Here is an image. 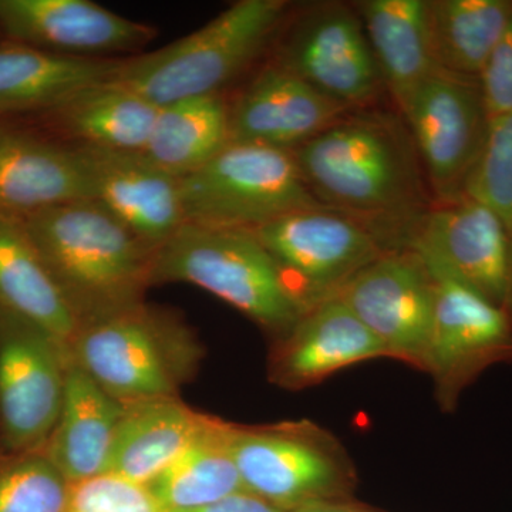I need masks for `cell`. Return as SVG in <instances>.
<instances>
[{
	"label": "cell",
	"instance_id": "obj_1",
	"mask_svg": "<svg viewBox=\"0 0 512 512\" xmlns=\"http://www.w3.org/2000/svg\"><path fill=\"white\" fill-rule=\"evenodd\" d=\"M23 221L77 322L143 302L153 286L154 252L100 202H64Z\"/></svg>",
	"mask_w": 512,
	"mask_h": 512
},
{
	"label": "cell",
	"instance_id": "obj_2",
	"mask_svg": "<svg viewBox=\"0 0 512 512\" xmlns=\"http://www.w3.org/2000/svg\"><path fill=\"white\" fill-rule=\"evenodd\" d=\"M67 348L73 362L123 404L181 397L204 357L180 315L146 301L84 320Z\"/></svg>",
	"mask_w": 512,
	"mask_h": 512
},
{
	"label": "cell",
	"instance_id": "obj_3",
	"mask_svg": "<svg viewBox=\"0 0 512 512\" xmlns=\"http://www.w3.org/2000/svg\"><path fill=\"white\" fill-rule=\"evenodd\" d=\"M286 9L284 0H239L190 35L121 60L113 82L157 107L221 94L271 43Z\"/></svg>",
	"mask_w": 512,
	"mask_h": 512
},
{
	"label": "cell",
	"instance_id": "obj_4",
	"mask_svg": "<svg viewBox=\"0 0 512 512\" xmlns=\"http://www.w3.org/2000/svg\"><path fill=\"white\" fill-rule=\"evenodd\" d=\"M183 282L281 338L308 309L252 231L184 224L154 252L151 285Z\"/></svg>",
	"mask_w": 512,
	"mask_h": 512
},
{
	"label": "cell",
	"instance_id": "obj_5",
	"mask_svg": "<svg viewBox=\"0 0 512 512\" xmlns=\"http://www.w3.org/2000/svg\"><path fill=\"white\" fill-rule=\"evenodd\" d=\"M291 153L320 204L356 212H399L419 200L410 148L379 120H339Z\"/></svg>",
	"mask_w": 512,
	"mask_h": 512
},
{
	"label": "cell",
	"instance_id": "obj_6",
	"mask_svg": "<svg viewBox=\"0 0 512 512\" xmlns=\"http://www.w3.org/2000/svg\"><path fill=\"white\" fill-rule=\"evenodd\" d=\"M185 224L254 229L293 211L325 207L303 180L291 151L228 143L181 178Z\"/></svg>",
	"mask_w": 512,
	"mask_h": 512
},
{
	"label": "cell",
	"instance_id": "obj_7",
	"mask_svg": "<svg viewBox=\"0 0 512 512\" xmlns=\"http://www.w3.org/2000/svg\"><path fill=\"white\" fill-rule=\"evenodd\" d=\"M231 451L244 490L288 512L345 500L355 487L342 444L311 421L232 424Z\"/></svg>",
	"mask_w": 512,
	"mask_h": 512
},
{
	"label": "cell",
	"instance_id": "obj_8",
	"mask_svg": "<svg viewBox=\"0 0 512 512\" xmlns=\"http://www.w3.org/2000/svg\"><path fill=\"white\" fill-rule=\"evenodd\" d=\"M69 348L28 319L0 312V453L42 451L55 429Z\"/></svg>",
	"mask_w": 512,
	"mask_h": 512
},
{
	"label": "cell",
	"instance_id": "obj_9",
	"mask_svg": "<svg viewBox=\"0 0 512 512\" xmlns=\"http://www.w3.org/2000/svg\"><path fill=\"white\" fill-rule=\"evenodd\" d=\"M252 234L308 311L384 254L362 225L325 207L293 211Z\"/></svg>",
	"mask_w": 512,
	"mask_h": 512
},
{
	"label": "cell",
	"instance_id": "obj_10",
	"mask_svg": "<svg viewBox=\"0 0 512 512\" xmlns=\"http://www.w3.org/2000/svg\"><path fill=\"white\" fill-rule=\"evenodd\" d=\"M420 259L434 291L426 372L436 376L443 402L453 406L461 390L487 367L512 362V319L440 265Z\"/></svg>",
	"mask_w": 512,
	"mask_h": 512
},
{
	"label": "cell",
	"instance_id": "obj_11",
	"mask_svg": "<svg viewBox=\"0 0 512 512\" xmlns=\"http://www.w3.org/2000/svg\"><path fill=\"white\" fill-rule=\"evenodd\" d=\"M400 109L436 190L448 201L463 197L490 126L480 80L439 70Z\"/></svg>",
	"mask_w": 512,
	"mask_h": 512
},
{
	"label": "cell",
	"instance_id": "obj_12",
	"mask_svg": "<svg viewBox=\"0 0 512 512\" xmlns=\"http://www.w3.org/2000/svg\"><path fill=\"white\" fill-rule=\"evenodd\" d=\"M333 298L355 313L387 356L426 370L434 291L420 256L384 252Z\"/></svg>",
	"mask_w": 512,
	"mask_h": 512
},
{
	"label": "cell",
	"instance_id": "obj_13",
	"mask_svg": "<svg viewBox=\"0 0 512 512\" xmlns=\"http://www.w3.org/2000/svg\"><path fill=\"white\" fill-rule=\"evenodd\" d=\"M412 248L507 311L512 238L501 218L481 202L460 197L430 212Z\"/></svg>",
	"mask_w": 512,
	"mask_h": 512
},
{
	"label": "cell",
	"instance_id": "obj_14",
	"mask_svg": "<svg viewBox=\"0 0 512 512\" xmlns=\"http://www.w3.org/2000/svg\"><path fill=\"white\" fill-rule=\"evenodd\" d=\"M0 35L57 55L111 59L146 46L157 30L90 0H0Z\"/></svg>",
	"mask_w": 512,
	"mask_h": 512
},
{
	"label": "cell",
	"instance_id": "obj_15",
	"mask_svg": "<svg viewBox=\"0 0 512 512\" xmlns=\"http://www.w3.org/2000/svg\"><path fill=\"white\" fill-rule=\"evenodd\" d=\"M100 202L151 251L185 224L181 178L158 167L143 151L74 147Z\"/></svg>",
	"mask_w": 512,
	"mask_h": 512
},
{
	"label": "cell",
	"instance_id": "obj_16",
	"mask_svg": "<svg viewBox=\"0 0 512 512\" xmlns=\"http://www.w3.org/2000/svg\"><path fill=\"white\" fill-rule=\"evenodd\" d=\"M278 63L348 109L372 100L382 83L362 20L342 6L303 19Z\"/></svg>",
	"mask_w": 512,
	"mask_h": 512
},
{
	"label": "cell",
	"instance_id": "obj_17",
	"mask_svg": "<svg viewBox=\"0 0 512 512\" xmlns=\"http://www.w3.org/2000/svg\"><path fill=\"white\" fill-rule=\"evenodd\" d=\"M92 198L76 148L18 119H0V217L25 220L64 202Z\"/></svg>",
	"mask_w": 512,
	"mask_h": 512
},
{
	"label": "cell",
	"instance_id": "obj_18",
	"mask_svg": "<svg viewBox=\"0 0 512 512\" xmlns=\"http://www.w3.org/2000/svg\"><path fill=\"white\" fill-rule=\"evenodd\" d=\"M346 110L291 70L271 64L229 106V143L292 151L342 120Z\"/></svg>",
	"mask_w": 512,
	"mask_h": 512
},
{
	"label": "cell",
	"instance_id": "obj_19",
	"mask_svg": "<svg viewBox=\"0 0 512 512\" xmlns=\"http://www.w3.org/2000/svg\"><path fill=\"white\" fill-rule=\"evenodd\" d=\"M387 356L379 339L338 298L313 306L289 332L275 339L269 356L271 382L305 389L333 373Z\"/></svg>",
	"mask_w": 512,
	"mask_h": 512
},
{
	"label": "cell",
	"instance_id": "obj_20",
	"mask_svg": "<svg viewBox=\"0 0 512 512\" xmlns=\"http://www.w3.org/2000/svg\"><path fill=\"white\" fill-rule=\"evenodd\" d=\"M158 109L110 80L87 87L45 113L18 120L67 146L143 151Z\"/></svg>",
	"mask_w": 512,
	"mask_h": 512
},
{
	"label": "cell",
	"instance_id": "obj_21",
	"mask_svg": "<svg viewBox=\"0 0 512 512\" xmlns=\"http://www.w3.org/2000/svg\"><path fill=\"white\" fill-rule=\"evenodd\" d=\"M123 406L70 357L62 409L42 450L70 484L109 473Z\"/></svg>",
	"mask_w": 512,
	"mask_h": 512
},
{
	"label": "cell",
	"instance_id": "obj_22",
	"mask_svg": "<svg viewBox=\"0 0 512 512\" xmlns=\"http://www.w3.org/2000/svg\"><path fill=\"white\" fill-rule=\"evenodd\" d=\"M123 59H84L23 43L0 42V119H23L59 106L94 84L110 82Z\"/></svg>",
	"mask_w": 512,
	"mask_h": 512
},
{
	"label": "cell",
	"instance_id": "obj_23",
	"mask_svg": "<svg viewBox=\"0 0 512 512\" xmlns=\"http://www.w3.org/2000/svg\"><path fill=\"white\" fill-rule=\"evenodd\" d=\"M208 414L197 412L181 397H158L123 406L109 473L138 484H150L180 456Z\"/></svg>",
	"mask_w": 512,
	"mask_h": 512
},
{
	"label": "cell",
	"instance_id": "obj_24",
	"mask_svg": "<svg viewBox=\"0 0 512 512\" xmlns=\"http://www.w3.org/2000/svg\"><path fill=\"white\" fill-rule=\"evenodd\" d=\"M360 16L382 82L400 107L434 73L429 2L424 0H366Z\"/></svg>",
	"mask_w": 512,
	"mask_h": 512
},
{
	"label": "cell",
	"instance_id": "obj_25",
	"mask_svg": "<svg viewBox=\"0 0 512 512\" xmlns=\"http://www.w3.org/2000/svg\"><path fill=\"white\" fill-rule=\"evenodd\" d=\"M0 312L42 326L69 346L76 316L47 271L25 221L0 217Z\"/></svg>",
	"mask_w": 512,
	"mask_h": 512
},
{
	"label": "cell",
	"instance_id": "obj_26",
	"mask_svg": "<svg viewBox=\"0 0 512 512\" xmlns=\"http://www.w3.org/2000/svg\"><path fill=\"white\" fill-rule=\"evenodd\" d=\"M232 423L210 416L147 487L168 512L194 511L244 490L231 451Z\"/></svg>",
	"mask_w": 512,
	"mask_h": 512
},
{
	"label": "cell",
	"instance_id": "obj_27",
	"mask_svg": "<svg viewBox=\"0 0 512 512\" xmlns=\"http://www.w3.org/2000/svg\"><path fill=\"white\" fill-rule=\"evenodd\" d=\"M512 13V0H434L429 32L443 72L480 80Z\"/></svg>",
	"mask_w": 512,
	"mask_h": 512
},
{
	"label": "cell",
	"instance_id": "obj_28",
	"mask_svg": "<svg viewBox=\"0 0 512 512\" xmlns=\"http://www.w3.org/2000/svg\"><path fill=\"white\" fill-rule=\"evenodd\" d=\"M229 143V104L221 94L158 109L143 153L175 177L194 173Z\"/></svg>",
	"mask_w": 512,
	"mask_h": 512
},
{
	"label": "cell",
	"instance_id": "obj_29",
	"mask_svg": "<svg viewBox=\"0 0 512 512\" xmlns=\"http://www.w3.org/2000/svg\"><path fill=\"white\" fill-rule=\"evenodd\" d=\"M70 488L43 451L0 453V512H64Z\"/></svg>",
	"mask_w": 512,
	"mask_h": 512
},
{
	"label": "cell",
	"instance_id": "obj_30",
	"mask_svg": "<svg viewBox=\"0 0 512 512\" xmlns=\"http://www.w3.org/2000/svg\"><path fill=\"white\" fill-rule=\"evenodd\" d=\"M463 197L494 211L512 238V110L491 117L483 150L464 184Z\"/></svg>",
	"mask_w": 512,
	"mask_h": 512
},
{
	"label": "cell",
	"instance_id": "obj_31",
	"mask_svg": "<svg viewBox=\"0 0 512 512\" xmlns=\"http://www.w3.org/2000/svg\"><path fill=\"white\" fill-rule=\"evenodd\" d=\"M64 512H168L150 488L106 473L72 484Z\"/></svg>",
	"mask_w": 512,
	"mask_h": 512
},
{
	"label": "cell",
	"instance_id": "obj_32",
	"mask_svg": "<svg viewBox=\"0 0 512 512\" xmlns=\"http://www.w3.org/2000/svg\"><path fill=\"white\" fill-rule=\"evenodd\" d=\"M490 117L512 110V13L480 76Z\"/></svg>",
	"mask_w": 512,
	"mask_h": 512
},
{
	"label": "cell",
	"instance_id": "obj_33",
	"mask_svg": "<svg viewBox=\"0 0 512 512\" xmlns=\"http://www.w3.org/2000/svg\"><path fill=\"white\" fill-rule=\"evenodd\" d=\"M185 512H288L282 508L269 504L268 501L249 494L247 491H241L234 495L217 501V503L207 505V507L198 508L194 511Z\"/></svg>",
	"mask_w": 512,
	"mask_h": 512
},
{
	"label": "cell",
	"instance_id": "obj_34",
	"mask_svg": "<svg viewBox=\"0 0 512 512\" xmlns=\"http://www.w3.org/2000/svg\"><path fill=\"white\" fill-rule=\"evenodd\" d=\"M293 512H367L365 510H359V508L352 507L342 501H328V503H316L306 505V507L299 508V510Z\"/></svg>",
	"mask_w": 512,
	"mask_h": 512
},
{
	"label": "cell",
	"instance_id": "obj_35",
	"mask_svg": "<svg viewBox=\"0 0 512 512\" xmlns=\"http://www.w3.org/2000/svg\"><path fill=\"white\" fill-rule=\"evenodd\" d=\"M507 312H508V315H510V318L512 319V291H511L510 303H508Z\"/></svg>",
	"mask_w": 512,
	"mask_h": 512
},
{
	"label": "cell",
	"instance_id": "obj_36",
	"mask_svg": "<svg viewBox=\"0 0 512 512\" xmlns=\"http://www.w3.org/2000/svg\"><path fill=\"white\" fill-rule=\"evenodd\" d=\"M0 42H3V37H2V35H0Z\"/></svg>",
	"mask_w": 512,
	"mask_h": 512
}]
</instances>
